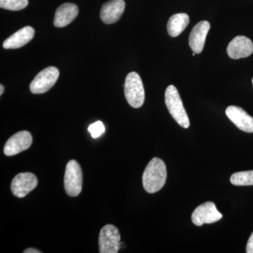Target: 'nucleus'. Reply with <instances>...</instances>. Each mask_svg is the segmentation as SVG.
Returning <instances> with one entry per match:
<instances>
[{"label":"nucleus","mask_w":253,"mask_h":253,"mask_svg":"<svg viewBox=\"0 0 253 253\" xmlns=\"http://www.w3.org/2000/svg\"><path fill=\"white\" fill-rule=\"evenodd\" d=\"M167 168L163 160L154 158L144 169L142 176L144 189L149 194H154L163 189L167 179Z\"/></svg>","instance_id":"obj_1"},{"label":"nucleus","mask_w":253,"mask_h":253,"mask_svg":"<svg viewBox=\"0 0 253 253\" xmlns=\"http://www.w3.org/2000/svg\"><path fill=\"white\" fill-rule=\"evenodd\" d=\"M166 106L171 116L178 124L184 128L189 127L190 121L182 101L176 88L169 85L165 93Z\"/></svg>","instance_id":"obj_2"},{"label":"nucleus","mask_w":253,"mask_h":253,"mask_svg":"<svg viewBox=\"0 0 253 253\" xmlns=\"http://www.w3.org/2000/svg\"><path fill=\"white\" fill-rule=\"evenodd\" d=\"M125 96L128 104L134 109H139L144 104V84L138 73L131 72L126 76L125 83Z\"/></svg>","instance_id":"obj_3"},{"label":"nucleus","mask_w":253,"mask_h":253,"mask_svg":"<svg viewBox=\"0 0 253 253\" xmlns=\"http://www.w3.org/2000/svg\"><path fill=\"white\" fill-rule=\"evenodd\" d=\"M64 188L66 194L71 197L78 196L82 191L83 172L81 166L75 160H71L66 166Z\"/></svg>","instance_id":"obj_4"},{"label":"nucleus","mask_w":253,"mask_h":253,"mask_svg":"<svg viewBox=\"0 0 253 253\" xmlns=\"http://www.w3.org/2000/svg\"><path fill=\"white\" fill-rule=\"evenodd\" d=\"M59 77V71L56 67L44 68L31 82L30 90L35 94H44L53 87Z\"/></svg>","instance_id":"obj_5"},{"label":"nucleus","mask_w":253,"mask_h":253,"mask_svg":"<svg viewBox=\"0 0 253 253\" xmlns=\"http://www.w3.org/2000/svg\"><path fill=\"white\" fill-rule=\"evenodd\" d=\"M121 234L113 224H106L99 233L100 253H117L121 248Z\"/></svg>","instance_id":"obj_6"},{"label":"nucleus","mask_w":253,"mask_h":253,"mask_svg":"<svg viewBox=\"0 0 253 253\" xmlns=\"http://www.w3.org/2000/svg\"><path fill=\"white\" fill-rule=\"evenodd\" d=\"M222 214L218 211L215 204L211 201L200 205L191 215V220L195 225L202 226L204 224H212L220 220Z\"/></svg>","instance_id":"obj_7"},{"label":"nucleus","mask_w":253,"mask_h":253,"mask_svg":"<svg viewBox=\"0 0 253 253\" xmlns=\"http://www.w3.org/2000/svg\"><path fill=\"white\" fill-rule=\"evenodd\" d=\"M38 184V178L33 173H19L11 181V192L16 197L22 199L36 189Z\"/></svg>","instance_id":"obj_8"},{"label":"nucleus","mask_w":253,"mask_h":253,"mask_svg":"<svg viewBox=\"0 0 253 253\" xmlns=\"http://www.w3.org/2000/svg\"><path fill=\"white\" fill-rule=\"evenodd\" d=\"M33 137L28 131L16 133L8 139L4 145V153L6 156H13L26 151L31 147Z\"/></svg>","instance_id":"obj_9"},{"label":"nucleus","mask_w":253,"mask_h":253,"mask_svg":"<svg viewBox=\"0 0 253 253\" xmlns=\"http://www.w3.org/2000/svg\"><path fill=\"white\" fill-rule=\"evenodd\" d=\"M226 51L229 57L232 59L248 57L253 52V42L247 37H236L229 43Z\"/></svg>","instance_id":"obj_10"},{"label":"nucleus","mask_w":253,"mask_h":253,"mask_svg":"<svg viewBox=\"0 0 253 253\" xmlns=\"http://www.w3.org/2000/svg\"><path fill=\"white\" fill-rule=\"evenodd\" d=\"M225 113L228 118L241 131L253 132V118L239 106H230L226 108Z\"/></svg>","instance_id":"obj_11"},{"label":"nucleus","mask_w":253,"mask_h":253,"mask_svg":"<svg viewBox=\"0 0 253 253\" xmlns=\"http://www.w3.org/2000/svg\"><path fill=\"white\" fill-rule=\"evenodd\" d=\"M125 8L126 2L124 0H110L101 6L100 18L106 24H113L119 21Z\"/></svg>","instance_id":"obj_12"},{"label":"nucleus","mask_w":253,"mask_h":253,"mask_svg":"<svg viewBox=\"0 0 253 253\" xmlns=\"http://www.w3.org/2000/svg\"><path fill=\"white\" fill-rule=\"evenodd\" d=\"M210 28L211 24L207 21H201L193 28L189 39V46L193 52L196 54L202 52Z\"/></svg>","instance_id":"obj_13"},{"label":"nucleus","mask_w":253,"mask_h":253,"mask_svg":"<svg viewBox=\"0 0 253 253\" xmlns=\"http://www.w3.org/2000/svg\"><path fill=\"white\" fill-rule=\"evenodd\" d=\"M34 35L35 30L31 26H26L5 40L3 42V47L6 49H15L22 47L31 41Z\"/></svg>","instance_id":"obj_14"},{"label":"nucleus","mask_w":253,"mask_h":253,"mask_svg":"<svg viewBox=\"0 0 253 253\" xmlns=\"http://www.w3.org/2000/svg\"><path fill=\"white\" fill-rule=\"evenodd\" d=\"M78 14L77 5L65 3L57 8L54 19L55 27L63 28L74 21Z\"/></svg>","instance_id":"obj_15"},{"label":"nucleus","mask_w":253,"mask_h":253,"mask_svg":"<svg viewBox=\"0 0 253 253\" xmlns=\"http://www.w3.org/2000/svg\"><path fill=\"white\" fill-rule=\"evenodd\" d=\"M189 15L180 13L172 15L168 21L167 30L168 34L172 38H176L185 30L189 23Z\"/></svg>","instance_id":"obj_16"},{"label":"nucleus","mask_w":253,"mask_h":253,"mask_svg":"<svg viewBox=\"0 0 253 253\" xmlns=\"http://www.w3.org/2000/svg\"><path fill=\"white\" fill-rule=\"evenodd\" d=\"M230 181L235 186H253V170L234 173L231 176Z\"/></svg>","instance_id":"obj_17"},{"label":"nucleus","mask_w":253,"mask_h":253,"mask_svg":"<svg viewBox=\"0 0 253 253\" xmlns=\"http://www.w3.org/2000/svg\"><path fill=\"white\" fill-rule=\"evenodd\" d=\"M28 5V0H0V7L9 11H20Z\"/></svg>","instance_id":"obj_18"},{"label":"nucleus","mask_w":253,"mask_h":253,"mask_svg":"<svg viewBox=\"0 0 253 253\" xmlns=\"http://www.w3.org/2000/svg\"><path fill=\"white\" fill-rule=\"evenodd\" d=\"M88 131L90 133L91 137L96 139V138L99 137L103 133L105 132L104 123L101 121H96V122L89 126Z\"/></svg>","instance_id":"obj_19"},{"label":"nucleus","mask_w":253,"mask_h":253,"mask_svg":"<svg viewBox=\"0 0 253 253\" xmlns=\"http://www.w3.org/2000/svg\"><path fill=\"white\" fill-rule=\"evenodd\" d=\"M246 253H253V232L250 236L249 241H248L247 246H246Z\"/></svg>","instance_id":"obj_20"},{"label":"nucleus","mask_w":253,"mask_h":253,"mask_svg":"<svg viewBox=\"0 0 253 253\" xmlns=\"http://www.w3.org/2000/svg\"><path fill=\"white\" fill-rule=\"evenodd\" d=\"M23 253H41V251H40L39 250H37L36 249H33V248H31V249H28L25 250L24 251H23Z\"/></svg>","instance_id":"obj_21"},{"label":"nucleus","mask_w":253,"mask_h":253,"mask_svg":"<svg viewBox=\"0 0 253 253\" xmlns=\"http://www.w3.org/2000/svg\"><path fill=\"white\" fill-rule=\"evenodd\" d=\"M4 86H3L2 84H1V85H0V95H2L3 92H4Z\"/></svg>","instance_id":"obj_22"},{"label":"nucleus","mask_w":253,"mask_h":253,"mask_svg":"<svg viewBox=\"0 0 253 253\" xmlns=\"http://www.w3.org/2000/svg\"><path fill=\"white\" fill-rule=\"evenodd\" d=\"M252 83H253V80H252Z\"/></svg>","instance_id":"obj_23"}]
</instances>
